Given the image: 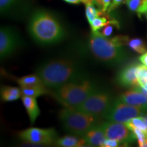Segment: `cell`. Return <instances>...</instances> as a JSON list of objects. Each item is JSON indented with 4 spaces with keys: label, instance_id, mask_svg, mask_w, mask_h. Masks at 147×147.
Masks as SVG:
<instances>
[{
    "label": "cell",
    "instance_id": "836d02e7",
    "mask_svg": "<svg viewBox=\"0 0 147 147\" xmlns=\"http://www.w3.org/2000/svg\"><path fill=\"white\" fill-rule=\"evenodd\" d=\"M140 87V89L142 91L144 92V93H145V94L147 95V84H146V85L143 86V87Z\"/></svg>",
    "mask_w": 147,
    "mask_h": 147
},
{
    "label": "cell",
    "instance_id": "ac0fdd59",
    "mask_svg": "<svg viewBox=\"0 0 147 147\" xmlns=\"http://www.w3.org/2000/svg\"><path fill=\"white\" fill-rule=\"evenodd\" d=\"M14 80L17 82L20 87H34V86L44 84L42 80L37 74L27 75V76L21 77V78H14Z\"/></svg>",
    "mask_w": 147,
    "mask_h": 147
},
{
    "label": "cell",
    "instance_id": "30bf717a",
    "mask_svg": "<svg viewBox=\"0 0 147 147\" xmlns=\"http://www.w3.org/2000/svg\"><path fill=\"white\" fill-rule=\"evenodd\" d=\"M19 35L13 28L3 26L0 29V57L2 60L15 52L19 47Z\"/></svg>",
    "mask_w": 147,
    "mask_h": 147
},
{
    "label": "cell",
    "instance_id": "7a4b0ae2",
    "mask_svg": "<svg viewBox=\"0 0 147 147\" xmlns=\"http://www.w3.org/2000/svg\"><path fill=\"white\" fill-rule=\"evenodd\" d=\"M129 39L127 36H117L108 39L99 31L92 32L89 40L90 52L102 63L110 65H118L127 57L123 47L127 45Z\"/></svg>",
    "mask_w": 147,
    "mask_h": 147
},
{
    "label": "cell",
    "instance_id": "4fadbf2b",
    "mask_svg": "<svg viewBox=\"0 0 147 147\" xmlns=\"http://www.w3.org/2000/svg\"><path fill=\"white\" fill-rule=\"evenodd\" d=\"M82 137L85 141L86 144L91 146H102L106 139L105 133L101 125L91 129Z\"/></svg>",
    "mask_w": 147,
    "mask_h": 147
},
{
    "label": "cell",
    "instance_id": "f1b7e54d",
    "mask_svg": "<svg viewBox=\"0 0 147 147\" xmlns=\"http://www.w3.org/2000/svg\"><path fill=\"white\" fill-rule=\"evenodd\" d=\"M126 2L127 0H113L111 3H110L109 8L108 9L107 12L108 13H110L112 11L117 9L119 6H120L121 4H123V3H126Z\"/></svg>",
    "mask_w": 147,
    "mask_h": 147
},
{
    "label": "cell",
    "instance_id": "e0dca14e",
    "mask_svg": "<svg viewBox=\"0 0 147 147\" xmlns=\"http://www.w3.org/2000/svg\"><path fill=\"white\" fill-rule=\"evenodd\" d=\"M22 96L21 88L3 87L1 89V98L5 102L15 101Z\"/></svg>",
    "mask_w": 147,
    "mask_h": 147
},
{
    "label": "cell",
    "instance_id": "9a60e30c",
    "mask_svg": "<svg viewBox=\"0 0 147 147\" xmlns=\"http://www.w3.org/2000/svg\"><path fill=\"white\" fill-rule=\"evenodd\" d=\"M55 144L58 146L63 147H80L86 145L85 141L82 138L76 136H65L60 138H57Z\"/></svg>",
    "mask_w": 147,
    "mask_h": 147
},
{
    "label": "cell",
    "instance_id": "ffe728a7",
    "mask_svg": "<svg viewBox=\"0 0 147 147\" xmlns=\"http://www.w3.org/2000/svg\"><path fill=\"white\" fill-rule=\"evenodd\" d=\"M19 0H0V11L1 14H8L14 12Z\"/></svg>",
    "mask_w": 147,
    "mask_h": 147
},
{
    "label": "cell",
    "instance_id": "7402d4cb",
    "mask_svg": "<svg viewBox=\"0 0 147 147\" xmlns=\"http://www.w3.org/2000/svg\"><path fill=\"white\" fill-rule=\"evenodd\" d=\"M132 51L140 54H144L146 52V47L144 41L140 38H133L129 39L127 45Z\"/></svg>",
    "mask_w": 147,
    "mask_h": 147
},
{
    "label": "cell",
    "instance_id": "52a82bcc",
    "mask_svg": "<svg viewBox=\"0 0 147 147\" xmlns=\"http://www.w3.org/2000/svg\"><path fill=\"white\" fill-rule=\"evenodd\" d=\"M144 112L142 108L114 100L103 116L106 120L125 123L131 119L140 116Z\"/></svg>",
    "mask_w": 147,
    "mask_h": 147
},
{
    "label": "cell",
    "instance_id": "f546056e",
    "mask_svg": "<svg viewBox=\"0 0 147 147\" xmlns=\"http://www.w3.org/2000/svg\"><path fill=\"white\" fill-rule=\"evenodd\" d=\"M119 144H120L119 142L115 140L106 138L102 145V147H117L119 146Z\"/></svg>",
    "mask_w": 147,
    "mask_h": 147
},
{
    "label": "cell",
    "instance_id": "4316f807",
    "mask_svg": "<svg viewBox=\"0 0 147 147\" xmlns=\"http://www.w3.org/2000/svg\"><path fill=\"white\" fill-rule=\"evenodd\" d=\"M131 131L133 132L134 136L138 140V145L141 147L143 142H144V140L147 138L146 134L144 131H143L142 130L140 129H134L131 130Z\"/></svg>",
    "mask_w": 147,
    "mask_h": 147
},
{
    "label": "cell",
    "instance_id": "d6986e66",
    "mask_svg": "<svg viewBox=\"0 0 147 147\" xmlns=\"http://www.w3.org/2000/svg\"><path fill=\"white\" fill-rule=\"evenodd\" d=\"M128 8L136 12L139 17L146 14L147 11V0H127Z\"/></svg>",
    "mask_w": 147,
    "mask_h": 147
},
{
    "label": "cell",
    "instance_id": "d6a6232c",
    "mask_svg": "<svg viewBox=\"0 0 147 147\" xmlns=\"http://www.w3.org/2000/svg\"><path fill=\"white\" fill-rule=\"evenodd\" d=\"M81 2L85 5H92L95 3V0H81Z\"/></svg>",
    "mask_w": 147,
    "mask_h": 147
},
{
    "label": "cell",
    "instance_id": "e575fe53",
    "mask_svg": "<svg viewBox=\"0 0 147 147\" xmlns=\"http://www.w3.org/2000/svg\"><path fill=\"white\" fill-rule=\"evenodd\" d=\"M141 147H147V138H146V140H144V142H143V144L142 145Z\"/></svg>",
    "mask_w": 147,
    "mask_h": 147
},
{
    "label": "cell",
    "instance_id": "cb8c5ba5",
    "mask_svg": "<svg viewBox=\"0 0 147 147\" xmlns=\"http://www.w3.org/2000/svg\"><path fill=\"white\" fill-rule=\"evenodd\" d=\"M85 13H86V17L87 18V21L89 22V24H91L93 22V20L97 16H100L101 15H103L106 12H102L100 9H97L95 7L92 5H86V9H85Z\"/></svg>",
    "mask_w": 147,
    "mask_h": 147
},
{
    "label": "cell",
    "instance_id": "277c9868",
    "mask_svg": "<svg viewBox=\"0 0 147 147\" xmlns=\"http://www.w3.org/2000/svg\"><path fill=\"white\" fill-rule=\"evenodd\" d=\"M99 90L98 85L89 79L66 83L51 91V95L65 108H74Z\"/></svg>",
    "mask_w": 147,
    "mask_h": 147
},
{
    "label": "cell",
    "instance_id": "6da1fadb",
    "mask_svg": "<svg viewBox=\"0 0 147 147\" xmlns=\"http://www.w3.org/2000/svg\"><path fill=\"white\" fill-rule=\"evenodd\" d=\"M37 74L49 89H55L66 83L81 81L85 74L78 63L69 59H55L42 64Z\"/></svg>",
    "mask_w": 147,
    "mask_h": 147
},
{
    "label": "cell",
    "instance_id": "3957f363",
    "mask_svg": "<svg viewBox=\"0 0 147 147\" xmlns=\"http://www.w3.org/2000/svg\"><path fill=\"white\" fill-rule=\"evenodd\" d=\"M29 31L34 40L44 45L57 43L65 36V29L59 21L44 10H36L31 16Z\"/></svg>",
    "mask_w": 147,
    "mask_h": 147
},
{
    "label": "cell",
    "instance_id": "484cf974",
    "mask_svg": "<svg viewBox=\"0 0 147 147\" xmlns=\"http://www.w3.org/2000/svg\"><path fill=\"white\" fill-rule=\"evenodd\" d=\"M138 80L140 83V87L147 84V67L144 65L138 64L137 69Z\"/></svg>",
    "mask_w": 147,
    "mask_h": 147
},
{
    "label": "cell",
    "instance_id": "2e32d148",
    "mask_svg": "<svg viewBox=\"0 0 147 147\" xmlns=\"http://www.w3.org/2000/svg\"><path fill=\"white\" fill-rule=\"evenodd\" d=\"M22 96L38 97L45 95H51V91L45 85H37L34 87H20Z\"/></svg>",
    "mask_w": 147,
    "mask_h": 147
},
{
    "label": "cell",
    "instance_id": "5bb4252c",
    "mask_svg": "<svg viewBox=\"0 0 147 147\" xmlns=\"http://www.w3.org/2000/svg\"><path fill=\"white\" fill-rule=\"evenodd\" d=\"M22 102L27 110L31 123L34 124L40 115V110L38 107L36 97L22 96Z\"/></svg>",
    "mask_w": 147,
    "mask_h": 147
},
{
    "label": "cell",
    "instance_id": "d4e9b609",
    "mask_svg": "<svg viewBox=\"0 0 147 147\" xmlns=\"http://www.w3.org/2000/svg\"><path fill=\"white\" fill-rule=\"evenodd\" d=\"M119 27V22L115 19H110L109 21H108V24L105 25L103 28H102V31H101L100 33L102 34L103 36H105L107 38V37H109L111 36V34H113L114 29L117 28V27Z\"/></svg>",
    "mask_w": 147,
    "mask_h": 147
},
{
    "label": "cell",
    "instance_id": "1f68e13d",
    "mask_svg": "<svg viewBox=\"0 0 147 147\" xmlns=\"http://www.w3.org/2000/svg\"><path fill=\"white\" fill-rule=\"evenodd\" d=\"M65 2L71 3V4H78L81 2V0H63Z\"/></svg>",
    "mask_w": 147,
    "mask_h": 147
},
{
    "label": "cell",
    "instance_id": "d590c367",
    "mask_svg": "<svg viewBox=\"0 0 147 147\" xmlns=\"http://www.w3.org/2000/svg\"><path fill=\"white\" fill-rule=\"evenodd\" d=\"M145 15H146V19H147V11H146V14H145Z\"/></svg>",
    "mask_w": 147,
    "mask_h": 147
},
{
    "label": "cell",
    "instance_id": "9c48e42d",
    "mask_svg": "<svg viewBox=\"0 0 147 147\" xmlns=\"http://www.w3.org/2000/svg\"><path fill=\"white\" fill-rule=\"evenodd\" d=\"M106 138L113 139L120 144H128L136 139L133 132L123 123L108 121L101 124Z\"/></svg>",
    "mask_w": 147,
    "mask_h": 147
},
{
    "label": "cell",
    "instance_id": "8992f818",
    "mask_svg": "<svg viewBox=\"0 0 147 147\" xmlns=\"http://www.w3.org/2000/svg\"><path fill=\"white\" fill-rule=\"evenodd\" d=\"M113 101L110 93L104 90L99 89L90 95L81 104L73 109L103 118V116Z\"/></svg>",
    "mask_w": 147,
    "mask_h": 147
},
{
    "label": "cell",
    "instance_id": "44dd1931",
    "mask_svg": "<svg viewBox=\"0 0 147 147\" xmlns=\"http://www.w3.org/2000/svg\"><path fill=\"white\" fill-rule=\"evenodd\" d=\"M125 124L131 131L134 129H140L146 134L147 127L142 117L139 116V117L131 119V120L128 121Z\"/></svg>",
    "mask_w": 147,
    "mask_h": 147
},
{
    "label": "cell",
    "instance_id": "4dcf8cb0",
    "mask_svg": "<svg viewBox=\"0 0 147 147\" xmlns=\"http://www.w3.org/2000/svg\"><path fill=\"white\" fill-rule=\"evenodd\" d=\"M139 60L142 63V64H143V65H144L145 66H146L147 67V51L140 57Z\"/></svg>",
    "mask_w": 147,
    "mask_h": 147
},
{
    "label": "cell",
    "instance_id": "603a6c76",
    "mask_svg": "<svg viewBox=\"0 0 147 147\" xmlns=\"http://www.w3.org/2000/svg\"><path fill=\"white\" fill-rule=\"evenodd\" d=\"M104 14H103V15H104ZM108 13L106 14V16L101 15L100 16H97V18H95V19L93 20V22L90 24L92 32H97V31H99L100 29L103 28L105 25H107L108 21H109L110 20V18L109 16H108Z\"/></svg>",
    "mask_w": 147,
    "mask_h": 147
},
{
    "label": "cell",
    "instance_id": "7c38bea8",
    "mask_svg": "<svg viewBox=\"0 0 147 147\" xmlns=\"http://www.w3.org/2000/svg\"><path fill=\"white\" fill-rule=\"evenodd\" d=\"M138 66V63H132L121 69L117 77V81L119 84L125 87L137 88L140 87L137 76Z\"/></svg>",
    "mask_w": 147,
    "mask_h": 147
},
{
    "label": "cell",
    "instance_id": "83f0119b",
    "mask_svg": "<svg viewBox=\"0 0 147 147\" xmlns=\"http://www.w3.org/2000/svg\"><path fill=\"white\" fill-rule=\"evenodd\" d=\"M95 3L102 12H107L108 9L111 3V0H95Z\"/></svg>",
    "mask_w": 147,
    "mask_h": 147
},
{
    "label": "cell",
    "instance_id": "ba28073f",
    "mask_svg": "<svg viewBox=\"0 0 147 147\" xmlns=\"http://www.w3.org/2000/svg\"><path fill=\"white\" fill-rule=\"evenodd\" d=\"M20 138L33 144H51L57 139L55 129L30 127L19 133Z\"/></svg>",
    "mask_w": 147,
    "mask_h": 147
},
{
    "label": "cell",
    "instance_id": "8fae6325",
    "mask_svg": "<svg viewBox=\"0 0 147 147\" xmlns=\"http://www.w3.org/2000/svg\"><path fill=\"white\" fill-rule=\"evenodd\" d=\"M121 102L147 110V95L138 87L122 93L118 98Z\"/></svg>",
    "mask_w": 147,
    "mask_h": 147
},
{
    "label": "cell",
    "instance_id": "5b68a950",
    "mask_svg": "<svg viewBox=\"0 0 147 147\" xmlns=\"http://www.w3.org/2000/svg\"><path fill=\"white\" fill-rule=\"evenodd\" d=\"M63 128L69 133L82 136L91 129L100 125L101 118L73 108H65L59 113Z\"/></svg>",
    "mask_w": 147,
    "mask_h": 147
}]
</instances>
